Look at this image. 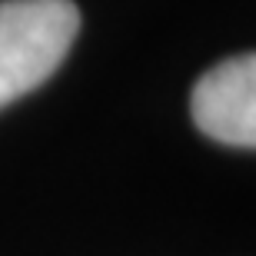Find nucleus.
Instances as JSON below:
<instances>
[{
	"instance_id": "f257e3e1",
	"label": "nucleus",
	"mask_w": 256,
	"mask_h": 256,
	"mask_svg": "<svg viewBox=\"0 0 256 256\" xmlns=\"http://www.w3.org/2000/svg\"><path fill=\"white\" fill-rule=\"evenodd\" d=\"M76 34L74 0H0V110L47 84Z\"/></svg>"
},
{
	"instance_id": "f03ea898",
	"label": "nucleus",
	"mask_w": 256,
	"mask_h": 256,
	"mask_svg": "<svg viewBox=\"0 0 256 256\" xmlns=\"http://www.w3.org/2000/svg\"><path fill=\"white\" fill-rule=\"evenodd\" d=\"M193 124L203 136L226 146H256V57L240 54L210 66L190 96Z\"/></svg>"
}]
</instances>
